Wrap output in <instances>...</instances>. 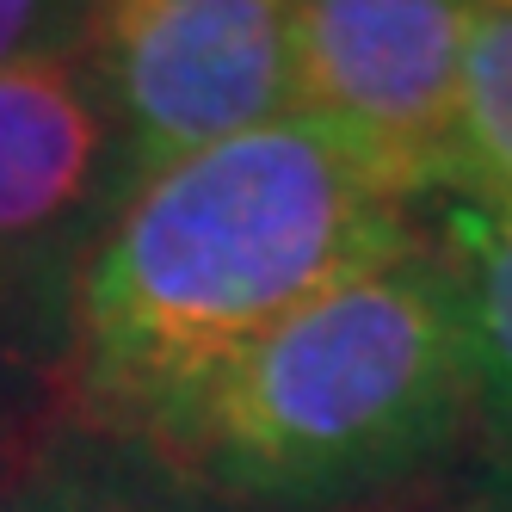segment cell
Listing matches in <instances>:
<instances>
[{
  "label": "cell",
  "instance_id": "cell-7",
  "mask_svg": "<svg viewBox=\"0 0 512 512\" xmlns=\"http://www.w3.org/2000/svg\"><path fill=\"white\" fill-rule=\"evenodd\" d=\"M414 216L457 284L463 340L475 364L482 445L488 438H512V198L438 192L414 204Z\"/></svg>",
  "mask_w": 512,
  "mask_h": 512
},
{
  "label": "cell",
  "instance_id": "cell-11",
  "mask_svg": "<svg viewBox=\"0 0 512 512\" xmlns=\"http://www.w3.org/2000/svg\"><path fill=\"white\" fill-rule=\"evenodd\" d=\"M438 512H512V438H488L457 488H445Z\"/></svg>",
  "mask_w": 512,
  "mask_h": 512
},
{
  "label": "cell",
  "instance_id": "cell-4",
  "mask_svg": "<svg viewBox=\"0 0 512 512\" xmlns=\"http://www.w3.org/2000/svg\"><path fill=\"white\" fill-rule=\"evenodd\" d=\"M118 216V142L87 50L0 75V346L62 383L75 290Z\"/></svg>",
  "mask_w": 512,
  "mask_h": 512
},
{
  "label": "cell",
  "instance_id": "cell-1",
  "mask_svg": "<svg viewBox=\"0 0 512 512\" xmlns=\"http://www.w3.org/2000/svg\"><path fill=\"white\" fill-rule=\"evenodd\" d=\"M420 241V216L334 130L278 118L155 173L75 290L62 414L149 432L303 303Z\"/></svg>",
  "mask_w": 512,
  "mask_h": 512
},
{
  "label": "cell",
  "instance_id": "cell-8",
  "mask_svg": "<svg viewBox=\"0 0 512 512\" xmlns=\"http://www.w3.org/2000/svg\"><path fill=\"white\" fill-rule=\"evenodd\" d=\"M457 192L512 198V0H469Z\"/></svg>",
  "mask_w": 512,
  "mask_h": 512
},
{
  "label": "cell",
  "instance_id": "cell-10",
  "mask_svg": "<svg viewBox=\"0 0 512 512\" xmlns=\"http://www.w3.org/2000/svg\"><path fill=\"white\" fill-rule=\"evenodd\" d=\"M62 414V383L38 364H25L19 352L0 346V475H7L25 445Z\"/></svg>",
  "mask_w": 512,
  "mask_h": 512
},
{
  "label": "cell",
  "instance_id": "cell-5",
  "mask_svg": "<svg viewBox=\"0 0 512 512\" xmlns=\"http://www.w3.org/2000/svg\"><path fill=\"white\" fill-rule=\"evenodd\" d=\"M469 0H290V112L426 204L463 179Z\"/></svg>",
  "mask_w": 512,
  "mask_h": 512
},
{
  "label": "cell",
  "instance_id": "cell-3",
  "mask_svg": "<svg viewBox=\"0 0 512 512\" xmlns=\"http://www.w3.org/2000/svg\"><path fill=\"white\" fill-rule=\"evenodd\" d=\"M87 62L118 142V210L155 173L290 118V0H93Z\"/></svg>",
  "mask_w": 512,
  "mask_h": 512
},
{
  "label": "cell",
  "instance_id": "cell-6",
  "mask_svg": "<svg viewBox=\"0 0 512 512\" xmlns=\"http://www.w3.org/2000/svg\"><path fill=\"white\" fill-rule=\"evenodd\" d=\"M0 512H235L155 438L56 414L0 475Z\"/></svg>",
  "mask_w": 512,
  "mask_h": 512
},
{
  "label": "cell",
  "instance_id": "cell-9",
  "mask_svg": "<svg viewBox=\"0 0 512 512\" xmlns=\"http://www.w3.org/2000/svg\"><path fill=\"white\" fill-rule=\"evenodd\" d=\"M93 0H0V75L87 50Z\"/></svg>",
  "mask_w": 512,
  "mask_h": 512
},
{
  "label": "cell",
  "instance_id": "cell-2",
  "mask_svg": "<svg viewBox=\"0 0 512 512\" xmlns=\"http://www.w3.org/2000/svg\"><path fill=\"white\" fill-rule=\"evenodd\" d=\"M142 438L235 512H358L445 475L482 414L426 229L216 364Z\"/></svg>",
  "mask_w": 512,
  "mask_h": 512
}]
</instances>
